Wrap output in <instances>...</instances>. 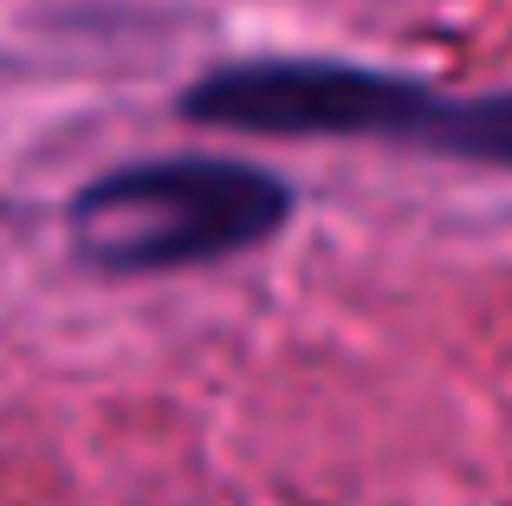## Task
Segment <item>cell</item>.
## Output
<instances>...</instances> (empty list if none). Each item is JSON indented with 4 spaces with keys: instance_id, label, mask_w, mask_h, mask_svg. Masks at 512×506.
Instances as JSON below:
<instances>
[{
    "instance_id": "1",
    "label": "cell",
    "mask_w": 512,
    "mask_h": 506,
    "mask_svg": "<svg viewBox=\"0 0 512 506\" xmlns=\"http://www.w3.org/2000/svg\"><path fill=\"white\" fill-rule=\"evenodd\" d=\"M292 208V182L240 156H143L91 176L65 208V234L91 273L150 279L273 241Z\"/></svg>"
},
{
    "instance_id": "2",
    "label": "cell",
    "mask_w": 512,
    "mask_h": 506,
    "mask_svg": "<svg viewBox=\"0 0 512 506\" xmlns=\"http://www.w3.org/2000/svg\"><path fill=\"white\" fill-rule=\"evenodd\" d=\"M441 91L409 72L350 59H234L175 98L188 124L247 137H376L422 143Z\"/></svg>"
},
{
    "instance_id": "3",
    "label": "cell",
    "mask_w": 512,
    "mask_h": 506,
    "mask_svg": "<svg viewBox=\"0 0 512 506\" xmlns=\"http://www.w3.org/2000/svg\"><path fill=\"white\" fill-rule=\"evenodd\" d=\"M415 150L454 156V163H480V169H512V91L441 98Z\"/></svg>"
}]
</instances>
